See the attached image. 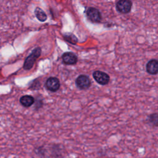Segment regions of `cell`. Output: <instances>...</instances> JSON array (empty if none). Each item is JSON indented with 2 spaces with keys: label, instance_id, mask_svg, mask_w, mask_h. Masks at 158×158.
Instances as JSON below:
<instances>
[{
  "label": "cell",
  "instance_id": "6da1fadb",
  "mask_svg": "<svg viewBox=\"0 0 158 158\" xmlns=\"http://www.w3.org/2000/svg\"><path fill=\"white\" fill-rule=\"evenodd\" d=\"M41 49L40 47H37L35 48L32 51L31 54L26 58L23 64V69L27 70H30L33 67V64L36 61V60L41 55Z\"/></svg>",
  "mask_w": 158,
  "mask_h": 158
},
{
  "label": "cell",
  "instance_id": "7a4b0ae2",
  "mask_svg": "<svg viewBox=\"0 0 158 158\" xmlns=\"http://www.w3.org/2000/svg\"><path fill=\"white\" fill-rule=\"evenodd\" d=\"M86 16L88 19L94 23H99L101 21L102 15L97 8L93 7H89L87 9L86 12Z\"/></svg>",
  "mask_w": 158,
  "mask_h": 158
},
{
  "label": "cell",
  "instance_id": "3957f363",
  "mask_svg": "<svg viewBox=\"0 0 158 158\" xmlns=\"http://www.w3.org/2000/svg\"><path fill=\"white\" fill-rule=\"evenodd\" d=\"M117 10L122 14H128L131 11L132 2L130 0H118L116 3Z\"/></svg>",
  "mask_w": 158,
  "mask_h": 158
},
{
  "label": "cell",
  "instance_id": "277c9868",
  "mask_svg": "<svg viewBox=\"0 0 158 158\" xmlns=\"http://www.w3.org/2000/svg\"><path fill=\"white\" fill-rule=\"evenodd\" d=\"M93 77L95 81L99 85H106L110 81L109 75L102 71L96 70L93 73Z\"/></svg>",
  "mask_w": 158,
  "mask_h": 158
},
{
  "label": "cell",
  "instance_id": "5b68a950",
  "mask_svg": "<svg viewBox=\"0 0 158 158\" xmlns=\"http://www.w3.org/2000/svg\"><path fill=\"white\" fill-rule=\"evenodd\" d=\"M75 83L77 86L81 89H86L91 86V82L89 78L85 75H79L76 80Z\"/></svg>",
  "mask_w": 158,
  "mask_h": 158
},
{
  "label": "cell",
  "instance_id": "8992f818",
  "mask_svg": "<svg viewBox=\"0 0 158 158\" xmlns=\"http://www.w3.org/2000/svg\"><path fill=\"white\" fill-rule=\"evenodd\" d=\"M45 86L48 90L52 92H56L60 88V84L57 78L51 77L47 79L45 83Z\"/></svg>",
  "mask_w": 158,
  "mask_h": 158
},
{
  "label": "cell",
  "instance_id": "52a82bcc",
  "mask_svg": "<svg viewBox=\"0 0 158 158\" xmlns=\"http://www.w3.org/2000/svg\"><path fill=\"white\" fill-rule=\"evenodd\" d=\"M63 62L66 65H74L78 62L77 56L72 52H66L62 56Z\"/></svg>",
  "mask_w": 158,
  "mask_h": 158
},
{
  "label": "cell",
  "instance_id": "ba28073f",
  "mask_svg": "<svg viewBox=\"0 0 158 158\" xmlns=\"http://www.w3.org/2000/svg\"><path fill=\"white\" fill-rule=\"evenodd\" d=\"M146 71L151 75H156L158 73V60H150L146 65Z\"/></svg>",
  "mask_w": 158,
  "mask_h": 158
},
{
  "label": "cell",
  "instance_id": "9c48e42d",
  "mask_svg": "<svg viewBox=\"0 0 158 158\" xmlns=\"http://www.w3.org/2000/svg\"><path fill=\"white\" fill-rule=\"evenodd\" d=\"M34 14L36 18L41 22H44L48 19V15L46 12L38 6L35 7L34 10Z\"/></svg>",
  "mask_w": 158,
  "mask_h": 158
},
{
  "label": "cell",
  "instance_id": "30bf717a",
  "mask_svg": "<svg viewBox=\"0 0 158 158\" xmlns=\"http://www.w3.org/2000/svg\"><path fill=\"white\" fill-rule=\"evenodd\" d=\"M35 99L30 95H24L20 98V104L25 107H28L33 104Z\"/></svg>",
  "mask_w": 158,
  "mask_h": 158
},
{
  "label": "cell",
  "instance_id": "8fae6325",
  "mask_svg": "<svg viewBox=\"0 0 158 158\" xmlns=\"http://www.w3.org/2000/svg\"><path fill=\"white\" fill-rule=\"evenodd\" d=\"M149 122L154 127L158 126V113H153L148 117Z\"/></svg>",
  "mask_w": 158,
  "mask_h": 158
},
{
  "label": "cell",
  "instance_id": "7c38bea8",
  "mask_svg": "<svg viewBox=\"0 0 158 158\" xmlns=\"http://www.w3.org/2000/svg\"><path fill=\"white\" fill-rule=\"evenodd\" d=\"M64 38L65 39V41H68L70 43H72L73 44H75L77 41H78V39L73 34H65L64 35Z\"/></svg>",
  "mask_w": 158,
  "mask_h": 158
}]
</instances>
